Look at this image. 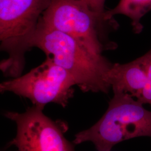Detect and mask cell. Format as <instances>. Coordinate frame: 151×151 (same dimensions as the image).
<instances>
[{
    "mask_svg": "<svg viewBox=\"0 0 151 151\" xmlns=\"http://www.w3.org/2000/svg\"><path fill=\"white\" fill-rule=\"evenodd\" d=\"M128 93L114 92L103 116L90 128L75 135L73 143L91 142L97 151H111L130 139L151 138V111Z\"/></svg>",
    "mask_w": 151,
    "mask_h": 151,
    "instance_id": "7a4b0ae2",
    "label": "cell"
},
{
    "mask_svg": "<svg viewBox=\"0 0 151 151\" xmlns=\"http://www.w3.org/2000/svg\"><path fill=\"white\" fill-rule=\"evenodd\" d=\"M44 108L33 105L24 113L6 111L4 116L16 126V135L10 145L18 151H75V145L65 136L67 124L49 118Z\"/></svg>",
    "mask_w": 151,
    "mask_h": 151,
    "instance_id": "8992f818",
    "label": "cell"
},
{
    "mask_svg": "<svg viewBox=\"0 0 151 151\" xmlns=\"http://www.w3.org/2000/svg\"><path fill=\"white\" fill-rule=\"evenodd\" d=\"M40 20L49 27L75 39L90 52L101 55L106 50L115 48L105 32L108 27L116 28L114 19L108 20L87 6L76 0H52Z\"/></svg>",
    "mask_w": 151,
    "mask_h": 151,
    "instance_id": "277c9868",
    "label": "cell"
},
{
    "mask_svg": "<svg viewBox=\"0 0 151 151\" xmlns=\"http://www.w3.org/2000/svg\"><path fill=\"white\" fill-rule=\"evenodd\" d=\"M151 10V0H120L114 9L106 10L105 15L108 20L113 19V16L120 14L128 17L135 34H139L143 27L141 19Z\"/></svg>",
    "mask_w": 151,
    "mask_h": 151,
    "instance_id": "ba28073f",
    "label": "cell"
},
{
    "mask_svg": "<svg viewBox=\"0 0 151 151\" xmlns=\"http://www.w3.org/2000/svg\"><path fill=\"white\" fill-rule=\"evenodd\" d=\"M147 80L140 57L125 64H113L106 75V81L113 92L128 93L136 99L140 96Z\"/></svg>",
    "mask_w": 151,
    "mask_h": 151,
    "instance_id": "52a82bcc",
    "label": "cell"
},
{
    "mask_svg": "<svg viewBox=\"0 0 151 151\" xmlns=\"http://www.w3.org/2000/svg\"><path fill=\"white\" fill-rule=\"evenodd\" d=\"M34 47L43 50L47 57L68 72L82 91L108 93L111 88L106 81L113 65L110 61L103 55L92 54L73 38L40 20L27 44L28 50Z\"/></svg>",
    "mask_w": 151,
    "mask_h": 151,
    "instance_id": "6da1fadb",
    "label": "cell"
},
{
    "mask_svg": "<svg viewBox=\"0 0 151 151\" xmlns=\"http://www.w3.org/2000/svg\"><path fill=\"white\" fill-rule=\"evenodd\" d=\"M85 4L93 12L100 15H104L106 11L105 3L106 0H76Z\"/></svg>",
    "mask_w": 151,
    "mask_h": 151,
    "instance_id": "9c48e42d",
    "label": "cell"
},
{
    "mask_svg": "<svg viewBox=\"0 0 151 151\" xmlns=\"http://www.w3.org/2000/svg\"><path fill=\"white\" fill-rule=\"evenodd\" d=\"M76 85L68 72L47 57L43 63L27 74L2 82L0 91L28 99L34 105L45 107L54 103L65 108L73 96Z\"/></svg>",
    "mask_w": 151,
    "mask_h": 151,
    "instance_id": "5b68a950",
    "label": "cell"
},
{
    "mask_svg": "<svg viewBox=\"0 0 151 151\" xmlns=\"http://www.w3.org/2000/svg\"><path fill=\"white\" fill-rule=\"evenodd\" d=\"M52 0H0L1 49L9 58L1 63L6 76L16 78L24 67L27 44Z\"/></svg>",
    "mask_w": 151,
    "mask_h": 151,
    "instance_id": "3957f363",
    "label": "cell"
}]
</instances>
